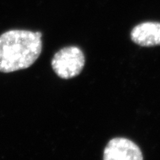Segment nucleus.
<instances>
[{
    "instance_id": "nucleus-1",
    "label": "nucleus",
    "mask_w": 160,
    "mask_h": 160,
    "mask_svg": "<svg viewBox=\"0 0 160 160\" xmlns=\"http://www.w3.org/2000/svg\"><path fill=\"white\" fill-rule=\"evenodd\" d=\"M42 49V33L10 30L0 35V72L26 69L35 62Z\"/></svg>"
},
{
    "instance_id": "nucleus-2",
    "label": "nucleus",
    "mask_w": 160,
    "mask_h": 160,
    "mask_svg": "<svg viewBox=\"0 0 160 160\" xmlns=\"http://www.w3.org/2000/svg\"><path fill=\"white\" fill-rule=\"evenodd\" d=\"M85 62L82 51L76 46H69L55 53L51 66L58 77L68 79L79 75L82 71Z\"/></svg>"
},
{
    "instance_id": "nucleus-3",
    "label": "nucleus",
    "mask_w": 160,
    "mask_h": 160,
    "mask_svg": "<svg viewBox=\"0 0 160 160\" xmlns=\"http://www.w3.org/2000/svg\"><path fill=\"white\" fill-rule=\"evenodd\" d=\"M103 160H143V156L137 144L126 138L117 137L108 143Z\"/></svg>"
},
{
    "instance_id": "nucleus-4",
    "label": "nucleus",
    "mask_w": 160,
    "mask_h": 160,
    "mask_svg": "<svg viewBox=\"0 0 160 160\" xmlns=\"http://www.w3.org/2000/svg\"><path fill=\"white\" fill-rule=\"evenodd\" d=\"M131 37L133 42L142 47L160 45V22L140 23L132 30Z\"/></svg>"
}]
</instances>
